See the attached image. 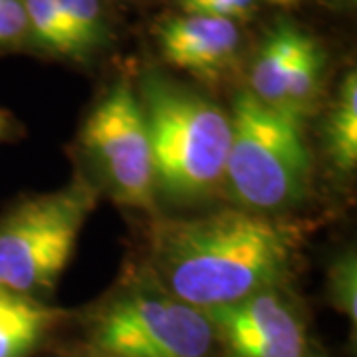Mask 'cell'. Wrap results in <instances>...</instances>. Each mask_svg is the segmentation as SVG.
Masks as SVG:
<instances>
[{"instance_id": "obj_1", "label": "cell", "mask_w": 357, "mask_h": 357, "mask_svg": "<svg viewBox=\"0 0 357 357\" xmlns=\"http://www.w3.org/2000/svg\"><path fill=\"white\" fill-rule=\"evenodd\" d=\"M298 243L292 227L238 206L167 218L151 230L149 280L208 312L276 288L292 268Z\"/></svg>"}, {"instance_id": "obj_2", "label": "cell", "mask_w": 357, "mask_h": 357, "mask_svg": "<svg viewBox=\"0 0 357 357\" xmlns=\"http://www.w3.org/2000/svg\"><path fill=\"white\" fill-rule=\"evenodd\" d=\"M153 159L155 189L173 203L204 201L225 181L230 115L163 76H147L137 96Z\"/></svg>"}, {"instance_id": "obj_3", "label": "cell", "mask_w": 357, "mask_h": 357, "mask_svg": "<svg viewBox=\"0 0 357 357\" xmlns=\"http://www.w3.org/2000/svg\"><path fill=\"white\" fill-rule=\"evenodd\" d=\"M225 185L244 211L270 215L300 203L310 183L302 123L243 89L230 112Z\"/></svg>"}, {"instance_id": "obj_4", "label": "cell", "mask_w": 357, "mask_h": 357, "mask_svg": "<svg viewBox=\"0 0 357 357\" xmlns=\"http://www.w3.org/2000/svg\"><path fill=\"white\" fill-rule=\"evenodd\" d=\"M96 206L84 178L54 192L28 197L0 218V290L36 296L52 288L74 255Z\"/></svg>"}, {"instance_id": "obj_5", "label": "cell", "mask_w": 357, "mask_h": 357, "mask_svg": "<svg viewBox=\"0 0 357 357\" xmlns=\"http://www.w3.org/2000/svg\"><path fill=\"white\" fill-rule=\"evenodd\" d=\"M89 345L115 357H213L217 337L206 312L147 278L98 307Z\"/></svg>"}, {"instance_id": "obj_6", "label": "cell", "mask_w": 357, "mask_h": 357, "mask_svg": "<svg viewBox=\"0 0 357 357\" xmlns=\"http://www.w3.org/2000/svg\"><path fill=\"white\" fill-rule=\"evenodd\" d=\"M79 139L117 203L153 213L157 189L151 147L139 98L129 79L117 82L93 105L82 126Z\"/></svg>"}, {"instance_id": "obj_7", "label": "cell", "mask_w": 357, "mask_h": 357, "mask_svg": "<svg viewBox=\"0 0 357 357\" xmlns=\"http://www.w3.org/2000/svg\"><path fill=\"white\" fill-rule=\"evenodd\" d=\"M206 316L225 357H310L306 321L274 288Z\"/></svg>"}, {"instance_id": "obj_8", "label": "cell", "mask_w": 357, "mask_h": 357, "mask_svg": "<svg viewBox=\"0 0 357 357\" xmlns=\"http://www.w3.org/2000/svg\"><path fill=\"white\" fill-rule=\"evenodd\" d=\"M155 36L169 64L204 79L222 76L241 50L236 22L203 14L169 16L159 22Z\"/></svg>"}, {"instance_id": "obj_9", "label": "cell", "mask_w": 357, "mask_h": 357, "mask_svg": "<svg viewBox=\"0 0 357 357\" xmlns=\"http://www.w3.org/2000/svg\"><path fill=\"white\" fill-rule=\"evenodd\" d=\"M310 34L302 32L290 22L276 24L266 34L264 42L256 52L255 62L250 66V93L256 100L282 112L284 88L298 52L302 50Z\"/></svg>"}, {"instance_id": "obj_10", "label": "cell", "mask_w": 357, "mask_h": 357, "mask_svg": "<svg viewBox=\"0 0 357 357\" xmlns=\"http://www.w3.org/2000/svg\"><path fill=\"white\" fill-rule=\"evenodd\" d=\"M62 316L36 296L0 290V357H28Z\"/></svg>"}, {"instance_id": "obj_11", "label": "cell", "mask_w": 357, "mask_h": 357, "mask_svg": "<svg viewBox=\"0 0 357 357\" xmlns=\"http://www.w3.org/2000/svg\"><path fill=\"white\" fill-rule=\"evenodd\" d=\"M324 147L337 171L349 173L357 165V76L345 74L337 98L324 126Z\"/></svg>"}, {"instance_id": "obj_12", "label": "cell", "mask_w": 357, "mask_h": 357, "mask_svg": "<svg viewBox=\"0 0 357 357\" xmlns=\"http://www.w3.org/2000/svg\"><path fill=\"white\" fill-rule=\"evenodd\" d=\"M324 70H326V54L318 44V40L307 36L286 79L282 114L290 115L300 123L304 121L306 115L312 114L324 86Z\"/></svg>"}, {"instance_id": "obj_13", "label": "cell", "mask_w": 357, "mask_h": 357, "mask_svg": "<svg viewBox=\"0 0 357 357\" xmlns=\"http://www.w3.org/2000/svg\"><path fill=\"white\" fill-rule=\"evenodd\" d=\"M22 4L28 20V36L36 40L42 48L74 60L88 58L56 0H22Z\"/></svg>"}, {"instance_id": "obj_14", "label": "cell", "mask_w": 357, "mask_h": 357, "mask_svg": "<svg viewBox=\"0 0 357 357\" xmlns=\"http://www.w3.org/2000/svg\"><path fill=\"white\" fill-rule=\"evenodd\" d=\"M66 22L86 54L100 48L107 38V26L100 0H56Z\"/></svg>"}, {"instance_id": "obj_15", "label": "cell", "mask_w": 357, "mask_h": 357, "mask_svg": "<svg viewBox=\"0 0 357 357\" xmlns=\"http://www.w3.org/2000/svg\"><path fill=\"white\" fill-rule=\"evenodd\" d=\"M328 294L332 306L356 324L357 319V258L354 252L342 255L328 274Z\"/></svg>"}, {"instance_id": "obj_16", "label": "cell", "mask_w": 357, "mask_h": 357, "mask_svg": "<svg viewBox=\"0 0 357 357\" xmlns=\"http://www.w3.org/2000/svg\"><path fill=\"white\" fill-rule=\"evenodd\" d=\"M28 36L22 0H0V50L18 46Z\"/></svg>"}, {"instance_id": "obj_17", "label": "cell", "mask_w": 357, "mask_h": 357, "mask_svg": "<svg viewBox=\"0 0 357 357\" xmlns=\"http://www.w3.org/2000/svg\"><path fill=\"white\" fill-rule=\"evenodd\" d=\"M14 131V121L8 112L0 109V141L8 139Z\"/></svg>"}, {"instance_id": "obj_18", "label": "cell", "mask_w": 357, "mask_h": 357, "mask_svg": "<svg viewBox=\"0 0 357 357\" xmlns=\"http://www.w3.org/2000/svg\"><path fill=\"white\" fill-rule=\"evenodd\" d=\"M77 357H115V356H109V354H103V351H100V349H96V347H91L89 345L86 351H82Z\"/></svg>"}, {"instance_id": "obj_19", "label": "cell", "mask_w": 357, "mask_h": 357, "mask_svg": "<svg viewBox=\"0 0 357 357\" xmlns=\"http://www.w3.org/2000/svg\"><path fill=\"white\" fill-rule=\"evenodd\" d=\"M270 2H276V4H292L296 0H270Z\"/></svg>"}, {"instance_id": "obj_20", "label": "cell", "mask_w": 357, "mask_h": 357, "mask_svg": "<svg viewBox=\"0 0 357 357\" xmlns=\"http://www.w3.org/2000/svg\"><path fill=\"white\" fill-rule=\"evenodd\" d=\"M189 2H195V0H181V6H185V4H189Z\"/></svg>"}]
</instances>
